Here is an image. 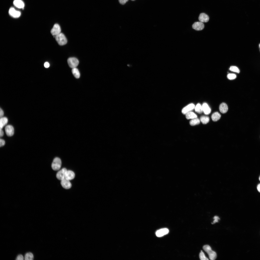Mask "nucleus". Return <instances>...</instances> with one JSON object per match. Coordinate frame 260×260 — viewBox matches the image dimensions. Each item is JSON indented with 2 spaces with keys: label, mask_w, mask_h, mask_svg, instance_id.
<instances>
[{
  "label": "nucleus",
  "mask_w": 260,
  "mask_h": 260,
  "mask_svg": "<svg viewBox=\"0 0 260 260\" xmlns=\"http://www.w3.org/2000/svg\"><path fill=\"white\" fill-rule=\"evenodd\" d=\"M203 248L208 253L210 260H214L216 259V254L215 252L212 250L210 246L208 245H205L203 246Z\"/></svg>",
  "instance_id": "1"
},
{
  "label": "nucleus",
  "mask_w": 260,
  "mask_h": 260,
  "mask_svg": "<svg viewBox=\"0 0 260 260\" xmlns=\"http://www.w3.org/2000/svg\"><path fill=\"white\" fill-rule=\"evenodd\" d=\"M55 38L58 43L60 45H64L67 43V39L64 35L62 33H61L55 36Z\"/></svg>",
  "instance_id": "2"
},
{
  "label": "nucleus",
  "mask_w": 260,
  "mask_h": 260,
  "mask_svg": "<svg viewBox=\"0 0 260 260\" xmlns=\"http://www.w3.org/2000/svg\"><path fill=\"white\" fill-rule=\"evenodd\" d=\"M61 165V159L58 157H56L53 159L51 166L53 170L57 171L60 169Z\"/></svg>",
  "instance_id": "3"
},
{
  "label": "nucleus",
  "mask_w": 260,
  "mask_h": 260,
  "mask_svg": "<svg viewBox=\"0 0 260 260\" xmlns=\"http://www.w3.org/2000/svg\"><path fill=\"white\" fill-rule=\"evenodd\" d=\"M69 66L72 68H76L79 64V61L76 58L71 57L69 58L67 60Z\"/></svg>",
  "instance_id": "4"
},
{
  "label": "nucleus",
  "mask_w": 260,
  "mask_h": 260,
  "mask_svg": "<svg viewBox=\"0 0 260 260\" xmlns=\"http://www.w3.org/2000/svg\"><path fill=\"white\" fill-rule=\"evenodd\" d=\"M61 29L59 25L57 24H55L51 29V32L53 36H56L61 33Z\"/></svg>",
  "instance_id": "5"
},
{
  "label": "nucleus",
  "mask_w": 260,
  "mask_h": 260,
  "mask_svg": "<svg viewBox=\"0 0 260 260\" xmlns=\"http://www.w3.org/2000/svg\"><path fill=\"white\" fill-rule=\"evenodd\" d=\"M67 170L65 168H64L58 171L56 175L57 178L60 180L65 178V173Z\"/></svg>",
  "instance_id": "6"
},
{
  "label": "nucleus",
  "mask_w": 260,
  "mask_h": 260,
  "mask_svg": "<svg viewBox=\"0 0 260 260\" xmlns=\"http://www.w3.org/2000/svg\"><path fill=\"white\" fill-rule=\"evenodd\" d=\"M9 13L12 17L14 18H18L21 15V13L20 11L16 10L13 7L10 8Z\"/></svg>",
  "instance_id": "7"
},
{
  "label": "nucleus",
  "mask_w": 260,
  "mask_h": 260,
  "mask_svg": "<svg viewBox=\"0 0 260 260\" xmlns=\"http://www.w3.org/2000/svg\"><path fill=\"white\" fill-rule=\"evenodd\" d=\"M195 107V106L193 104H190L182 108V112L183 114H186L194 109Z\"/></svg>",
  "instance_id": "8"
},
{
  "label": "nucleus",
  "mask_w": 260,
  "mask_h": 260,
  "mask_svg": "<svg viewBox=\"0 0 260 260\" xmlns=\"http://www.w3.org/2000/svg\"><path fill=\"white\" fill-rule=\"evenodd\" d=\"M169 230L166 228H163L157 230L156 234L157 236L160 237L167 234L169 232Z\"/></svg>",
  "instance_id": "9"
},
{
  "label": "nucleus",
  "mask_w": 260,
  "mask_h": 260,
  "mask_svg": "<svg viewBox=\"0 0 260 260\" xmlns=\"http://www.w3.org/2000/svg\"><path fill=\"white\" fill-rule=\"evenodd\" d=\"M5 130L6 135L8 136H12L14 134V129L11 125H8L6 126Z\"/></svg>",
  "instance_id": "10"
},
{
  "label": "nucleus",
  "mask_w": 260,
  "mask_h": 260,
  "mask_svg": "<svg viewBox=\"0 0 260 260\" xmlns=\"http://www.w3.org/2000/svg\"><path fill=\"white\" fill-rule=\"evenodd\" d=\"M192 28L196 30H201L204 27L203 23L201 22H197L194 23L192 26Z\"/></svg>",
  "instance_id": "11"
},
{
  "label": "nucleus",
  "mask_w": 260,
  "mask_h": 260,
  "mask_svg": "<svg viewBox=\"0 0 260 260\" xmlns=\"http://www.w3.org/2000/svg\"><path fill=\"white\" fill-rule=\"evenodd\" d=\"M61 184L62 186L66 189H69L72 186L71 184L70 181L65 178L61 180Z\"/></svg>",
  "instance_id": "12"
},
{
  "label": "nucleus",
  "mask_w": 260,
  "mask_h": 260,
  "mask_svg": "<svg viewBox=\"0 0 260 260\" xmlns=\"http://www.w3.org/2000/svg\"><path fill=\"white\" fill-rule=\"evenodd\" d=\"M199 20L202 22H207L208 21L209 18L208 15L204 13L200 14L198 18Z\"/></svg>",
  "instance_id": "13"
},
{
  "label": "nucleus",
  "mask_w": 260,
  "mask_h": 260,
  "mask_svg": "<svg viewBox=\"0 0 260 260\" xmlns=\"http://www.w3.org/2000/svg\"><path fill=\"white\" fill-rule=\"evenodd\" d=\"M75 174L73 171L71 170H67L65 175V178L69 180L74 178Z\"/></svg>",
  "instance_id": "14"
},
{
  "label": "nucleus",
  "mask_w": 260,
  "mask_h": 260,
  "mask_svg": "<svg viewBox=\"0 0 260 260\" xmlns=\"http://www.w3.org/2000/svg\"><path fill=\"white\" fill-rule=\"evenodd\" d=\"M13 4L15 6L19 8H23L24 6V4L21 0H14Z\"/></svg>",
  "instance_id": "15"
},
{
  "label": "nucleus",
  "mask_w": 260,
  "mask_h": 260,
  "mask_svg": "<svg viewBox=\"0 0 260 260\" xmlns=\"http://www.w3.org/2000/svg\"><path fill=\"white\" fill-rule=\"evenodd\" d=\"M202 107L203 111L205 114L208 115L211 112V109L207 103H203Z\"/></svg>",
  "instance_id": "16"
},
{
  "label": "nucleus",
  "mask_w": 260,
  "mask_h": 260,
  "mask_svg": "<svg viewBox=\"0 0 260 260\" xmlns=\"http://www.w3.org/2000/svg\"><path fill=\"white\" fill-rule=\"evenodd\" d=\"M220 112L222 113H226L228 111V107L227 104L224 103L221 104L219 107Z\"/></svg>",
  "instance_id": "17"
},
{
  "label": "nucleus",
  "mask_w": 260,
  "mask_h": 260,
  "mask_svg": "<svg viewBox=\"0 0 260 260\" xmlns=\"http://www.w3.org/2000/svg\"><path fill=\"white\" fill-rule=\"evenodd\" d=\"M8 121V119L6 117H2L0 118V129H2L3 127L7 124Z\"/></svg>",
  "instance_id": "18"
},
{
  "label": "nucleus",
  "mask_w": 260,
  "mask_h": 260,
  "mask_svg": "<svg viewBox=\"0 0 260 260\" xmlns=\"http://www.w3.org/2000/svg\"><path fill=\"white\" fill-rule=\"evenodd\" d=\"M221 117L220 114L218 112H215L213 114L211 118L213 121H216L220 119Z\"/></svg>",
  "instance_id": "19"
},
{
  "label": "nucleus",
  "mask_w": 260,
  "mask_h": 260,
  "mask_svg": "<svg viewBox=\"0 0 260 260\" xmlns=\"http://www.w3.org/2000/svg\"><path fill=\"white\" fill-rule=\"evenodd\" d=\"M185 115L186 118L188 119H193L197 117V115L191 111L187 113Z\"/></svg>",
  "instance_id": "20"
},
{
  "label": "nucleus",
  "mask_w": 260,
  "mask_h": 260,
  "mask_svg": "<svg viewBox=\"0 0 260 260\" xmlns=\"http://www.w3.org/2000/svg\"><path fill=\"white\" fill-rule=\"evenodd\" d=\"M72 71L73 74L76 78H79L80 74L77 68L76 67L72 68Z\"/></svg>",
  "instance_id": "21"
},
{
  "label": "nucleus",
  "mask_w": 260,
  "mask_h": 260,
  "mask_svg": "<svg viewBox=\"0 0 260 260\" xmlns=\"http://www.w3.org/2000/svg\"><path fill=\"white\" fill-rule=\"evenodd\" d=\"M200 120L199 119L197 118L192 119L190 122V125L192 126H194L199 124L200 123Z\"/></svg>",
  "instance_id": "22"
},
{
  "label": "nucleus",
  "mask_w": 260,
  "mask_h": 260,
  "mask_svg": "<svg viewBox=\"0 0 260 260\" xmlns=\"http://www.w3.org/2000/svg\"><path fill=\"white\" fill-rule=\"evenodd\" d=\"M195 111L198 113L200 114L203 111L202 106L199 103L197 104L195 107Z\"/></svg>",
  "instance_id": "23"
},
{
  "label": "nucleus",
  "mask_w": 260,
  "mask_h": 260,
  "mask_svg": "<svg viewBox=\"0 0 260 260\" xmlns=\"http://www.w3.org/2000/svg\"><path fill=\"white\" fill-rule=\"evenodd\" d=\"M200 119L202 123L204 124L207 123L209 120V118L208 117L205 116H202L201 117Z\"/></svg>",
  "instance_id": "24"
},
{
  "label": "nucleus",
  "mask_w": 260,
  "mask_h": 260,
  "mask_svg": "<svg viewBox=\"0 0 260 260\" xmlns=\"http://www.w3.org/2000/svg\"><path fill=\"white\" fill-rule=\"evenodd\" d=\"M33 256L31 252L27 253L25 255V259L26 260H32L33 259Z\"/></svg>",
  "instance_id": "25"
},
{
  "label": "nucleus",
  "mask_w": 260,
  "mask_h": 260,
  "mask_svg": "<svg viewBox=\"0 0 260 260\" xmlns=\"http://www.w3.org/2000/svg\"><path fill=\"white\" fill-rule=\"evenodd\" d=\"M229 70L232 71L239 73L240 71L239 68L235 66H231L230 67Z\"/></svg>",
  "instance_id": "26"
},
{
  "label": "nucleus",
  "mask_w": 260,
  "mask_h": 260,
  "mask_svg": "<svg viewBox=\"0 0 260 260\" xmlns=\"http://www.w3.org/2000/svg\"><path fill=\"white\" fill-rule=\"evenodd\" d=\"M199 257L200 259L201 260H208V259L205 256L204 253L202 250L199 254Z\"/></svg>",
  "instance_id": "27"
},
{
  "label": "nucleus",
  "mask_w": 260,
  "mask_h": 260,
  "mask_svg": "<svg viewBox=\"0 0 260 260\" xmlns=\"http://www.w3.org/2000/svg\"><path fill=\"white\" fill-rule=\"evenodd\" d=\"M227 77L229 79L232 80L235 79L236 77V76L235 74L229 73L227 75Z\"/></svg>",
  "instance_id": "28"
},
{
  "label": "nucleus",
  "mask_w": 260,
  "mask_h": 260,
  "mask_svg": "<svg viewBox=\"0 0 260 260\" xmlns=\"http://www.w3.org/2000/svg\"><path fill=\"white\" fill-rule=\"evenodd\" d=\"M214 220L213 221V222L212 223V224H213L215 223L218 222V220L220 219L219 217L217 216H215L214 218Z\"/></svg>",
  "instance_id": "29"
},
{
  "label": "nucleus",
  "mask_w": 260,
  "mask_h": 260,
  "mask_svg": "<svg viewBox=\"0 0 260 260\" xmlns=\"http://www.w3.org/2000/svg\"><path fill=\"white\" fill-rule=\"evenodd\" d=\"M24 259V258L22 255L21 254H19L17 256L16 260H22Z\"/></svg>",
  "instance_id": "30"
},
{
  "label": "nucleus",
  "mask_w": 260,
  "mask_h": 260,
  "mask_svg": "<svg viewBox=\"0 0 260 260\" xmlns=\"http://www.w3.org/2000/svg\"><path fill=\"white\" fill-rule=\"evenodd\" d=\"M129 0H118L119 3L121 4L124 5Z\"/></svg>",
  "instance_id": "31"
},
{
  "label": "nucleus",
  "mask_w": 260,
  "mask_h": 260,
  "mask_svg": "<svg viewBox=\"0 0 260 260\" xmlns=\"http://www.w3.org/2000/svg\"><path fill=\"white\" fill-rule=\"evenodd\" d=\"M5 143V141L3 139H0V147L4 146Z\"/></svg>",
  "instance_id": "32"
},
{
  "label": "nucleus",
  "mask_w": 260,
  "mask_h": 260,
  "mask_svg": "<svg viewBox=\"0 0 260 260\" xmlns=\"http://www.w3.org/2000/svg\"><path fill=\"white\" fill-rule=\"evenodd\" d=\"M4 112L2 109L1 108L0 109V117H2L4 115Z\"/></svg>",
  "instance_id": "33"
},
{
  "label": "nucleus",
  "mask_w": 260,
  "mask_h": 260,
  "mask_svg": "<svg viewBox=\"0 0 260 260\" xmlns=\"http://www.w3.org/2000/svg\"><path fill=\"white\" fill-rule=\"evenodd\" d=\"M49 66V64L48 62H46L44 63V66L46 68H47Z\"/></svg>",
  "instance_id": "34"
},
{
  "label": "nucleus",
  "mask_w": 260,
  "mask_h": 260,
  "mask_svg": "<svg viewBox=\"0 0 260 260\" xmlns=\"http://www.w3.org/2000/svg\"><path fill=\"white\" fill-rule=\"evenodd\" d=\"M4 135V132L2 129H0V136H3Z\"/></svg>",
  "instance_id": "35"
},
{
  "label": "nucleus",
  "mask_w": 260,
  "mask_h": 260,
  "mask_svg": "<svg viewBox=\"0 0 260 260\" xmlns=\"http://www.w3.org/2000/svg\"><path fill=\"white\" fill-rule=\"evenodd\" d=\"M257 188L258 191L260 193V183L258 185Z\"/></svg>",
  "instance_id": "36"
},
{
  "label": "nucleus",
  "mask_w": 260,
  "mask_h": 260,
  "mask_svg": "<svg viewBox=\"0 0 260 260\" xmlns=\"http://www.w3.org/2000/svg\"><path fill=\"white\" fill-rule=\"evenodd\" d=\"M259 180L260 181V177H259Z\"/></svg>",
  "instance_id": "37"
},
{
  "label": "nucleus",
  "mask_w": 260,
  "mask_h": 260,
  "mask_svg": "<svg viewBox=\"0 0 260 260\" xmlns=\"http://www.w3.org/2000/svg\"><path fill=\"white\" fill-rule=\"evenodd\" d=\"M259 46L260 48V44L259 45Z\"/></svg>",
  "instance_id": "38"
},
{
  "label": "nucleus",
  "mask_w": 260,
  "mask_h": 260,
  "mask_svg": "<svg viewBox=\"0 0 260 260\" xmlns=\"http://www.w3.org/2000/svg\"><path fill=\"white\" fill-rule=\"evenodd\" d=\"M132 0V1H134V0Z\"/></svg>",
  "instance_id": "39"
}]
</instances>
